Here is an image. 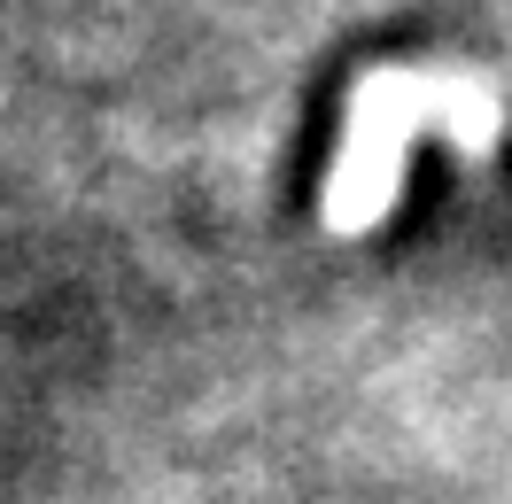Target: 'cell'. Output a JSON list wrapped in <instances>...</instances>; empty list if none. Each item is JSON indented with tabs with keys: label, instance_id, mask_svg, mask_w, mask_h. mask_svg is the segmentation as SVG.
<instances>
[{
	"label": "cell",
	"instance_id": "6da1fadb",
	"mask_svg": "<svg viewBox=\"0 0 512 504\" xmlns=\"http://www.w3.org/2000/svg\"><path fill=\"white\" fill-rule=\"evenodd\" d=\"M427 132H443L458 156H489L505 140V86L489 70L466 63H381L350 86L342 109V148L326 163L319 187V225L334 241L381 233L396 194H404V163Z\"/></svg>",
	"mask_w": 512,
	"mask_h": 504
}]
</instances>
